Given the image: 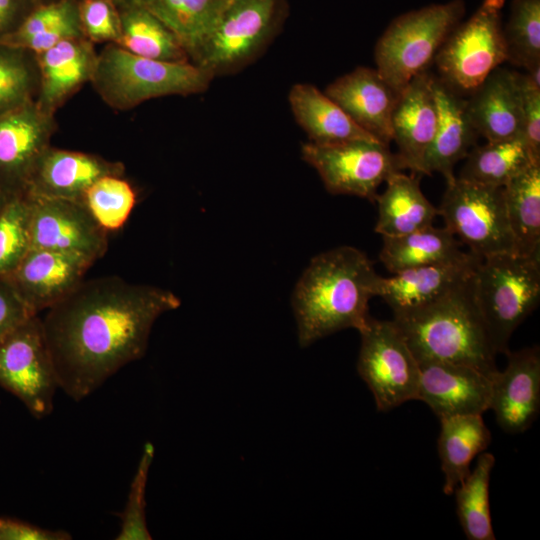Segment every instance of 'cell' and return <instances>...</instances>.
I'll use <instances>...</instances> for the list:
<instances>
[{"label": "cell", "mask_w": 540, "mask_h": 540, "mask_svg": "<svg viewBox=\"0 0 540 540\" xmlns=\"http://www.w3.org/2000/svg\"><path fill=\"white\" fill-rule=\"evenodd\" d=\"M170 290L118 276L82 281L42 321L59 389L81 401L141 359L153 324L178 308Z\"/></svg>", "instance_id": "6da1fadb"}, {"label": "cell", "mask_w": 540, "mask_h": 540, "mask_svg": "<svg viewBox=\"0 0 540 540\" xmlns=\"http://www.w3.org/2000/svg\"><path fill=\"white\" fill-rule=\"evenodd\" d=\"M378 276L368 256L352 246L316 255L292 297L300 346L347 328L359 331L370 317L368 304Z\"/></svg>", "instance_id": "7a4b0ae2"}, {"label": "cell", "mask_w": 540, "mask_h": 540, "mask_svg": "<svg viewBox=\"0 0 540 540\" xmlns=\"http://www.w3.org/2000/svg\"><path fill=\"white\" fill-rule=\"evenodd\" d=\"M473 274L436 302L393 317L418 363L464 364L490 376L499 371L497 353L474 299Z\"/></svg>", "instance_id": "3957f363"}, {"label": "cell", "mask_w": 540, "mask_h": 540, "mask_svg": "<svg viewBox=\"0 0 540 540\" xmlns=\"http://www.w3.org/2000/svg\"><path fill=\"white\" fill-rule=\"evenodd\" d=\"M213 78L190 61L149 59L110 43L97 53L90 83L108 106L123 111L153 98L205 92Z\"/></svg>", "instance_id": "277c9868"}, {"label": "cell", "mask_w": 540, "mask_h": 540, "mask_svg": "<svg viewBox=\"0 0 540 540\" xmlns=\"http://www.w3.org/2000/svg\"><path fill=\"white\" fill-rule=\"evenodd\" d=\"M473 294L496 353H508L512 334L539 304L540 252L481 259L473 274Z\"/></svg>", "instance_id": "5b68a950"}, {"label": "cell", "mask_w": 540, "mask_h": 540, "mask_svg": "<svg viewBox=\"0 0 540 540\" xmlns=\"http://www.w3.org/2000/svg\"><path fill=\"white\" fill-rule=\"evenodd\" d=\"M465 13L463 0L430 4L391 21L375 46L376 69L398 92L435 56Z\"/></svg>", "instance_id": "8992f818"}, {"label": "cell", "mask_w": 540, "mask_h": 540, "mask_svg": "<svg viewBox=\"0 0 540 540\" xmlns=\"http://www.w3.org/2000/svg\"><path fill=\"white\" fill-rule=\"evenodd\" d=\"M284 13V0H228L191 62L213 77L239 71L270 44Z\"/></svg>", "instance_id": "52a82bcc"}, {"label": "cell", "mask_w": 540, "mask_h": 540, "mask_svg": "<svg viewBox=\"0 0 540 540\" xmlns=\"http://www.w3.org/2000/svg\"><path fill=\"white\" fill-rule=\"evenodd\" d=\"M505 0H483L459 23L437 52L438 77L461 96L470 95L497 67L508 61L502 26Z\"/></svg>", "instance_id": "ba28073f"}, {"label": "cell", "mask_w": 540, "mask_h": 540, "mask_svg": "<svg viewBox=\"0 0 540 540\" xmlns=\"http://www.w3.org/2000/svg\"><path fill=\"white\" fill-rule=\"evenodd\" d=\"M438 215L444 226L479 258L514 253L503 187L456 177L447 183Z\"/></svg>", "instance_id": "9c48e42d"}, {"label": "cell", "mask_w": 540, "mask_h": 540, "mask_svg": "<svg viewBox=\"0 0 540 540\" xmlns=\"http://www.w3.org/2000/svg\"><path fill=\"white\" fill-rule=\"evenodd\" d=\"M359 333L357 371L371 390L377 409L385 412L417 400L419 363L395 322L370 316Z\"/></svg>", "instance_id": "30bf717a"}, {"label": "cell", "mask_w": 540, "mask_h": 540, "mask_svg": "<svg viewBox=\"0 0 540 540\" xmlns=\"http://www.w3.org/2000/svg\"><path fill=\"white\" fill-rule=\"evenodd\" d=\"M0 386L35 418H45L53 411L59 386L38 315L0 338Z\"/></svg>", "instance_id": "8fae6325"}, {"label": "cell", "mask_w": 540, "mask_h": 540, "mask_svg": "<svg viewBox=\"0 0 540 540\" xmlns=\"http://www.w3.org/2000/svg\"><path fill=\"white\" fill-rule=\"evenodd\" d=\"M302 158L320 175L332 194L354 195L375 202L379 186L404 170L389 144L378 140H355L336 144L302 145Z\"/></svg>", "instance_id": "7c38bea8"}, {"label": "cell", "mask_w": 540, "mask_h": 540, "mask_svg": "<svg viewBox=\"0 0 540 540\" xmlns=\"http://www.w3.org/2000/svg\"><path fill=\"white\" fill-rule=\"evenodd\" d=\"M30 202L31 249L80 256L92 262L108 249V232L83 203L26 194Z\"/></svg>", "instance_id": "4fadbf2b"}, {"label": "cell", "mask_w": 540, "mask_h": 540, "mask_svg": "<svg viewBox=\"0 0 540 540\" xmlns=\"http://www.w3.org/2000/svg\"><path fill=\"white\" fill-rule=\"evenodd\" d=\"M55 130L54 115L42 111L35 101L0 115V191L7 197L26 193Z\"/></svg>", "instance_id": "5bb4252c"}, {"label": "cell", "mask_w": 540, "mask_h": 540, "mask_svg": "<svg viewBox=\"0 0 540 540\" xmlns=\"http://www.w3.org/2000/svg\"><path fill=\"white\" fill-rule=\"evenodd\" d=\"M419 367L417 400L426 403L439 419L482 415L489 410L496 375L449 362H421Z\"/></svg>", "instance_id": "9a60e30c"}, {"label": "cell", "mask_w": 540, "mask_h": 540, "mask_svg": "<svg viewBox=\"0 0 540 540\" xmlns=\"http://www.w3.org/2000/svg\"><path fill=\"white\" fill-rule=\"evenodd\" d=\"M94 262L46 249H30L6 276L20 297L38 315L68 296Z\"/></svg>", "instance_id": "2e32d148"}, {"label": "cell", "mask_w": 540, "mask_h": 540, "mask_svg": "<svg viewBox=\"0 0 540 540\" xmlns=\"http://www.w3.org/2000/svg\"><path fill=\"white\" fill-rule=\"evenodd\" d=\"M507 366L493 379L489 409L501 429L510 434L526 431L540 410V350L534 345L509 351Z\"/></svg>", "instance_id": "e0dca14e"}, {"label": "cell", "mask_w": 540, "mask_h": 540, "mask_svg": "<svg viewBox=\"0 0 540 540\" xmlns=\"http://www.w3.org/2000/svg\"><path fill=\"white\" fill-rule=\"evenodd\" d=\"M434 74H417L401 91L392 115V141L405 169L424 175V165L433 143L438 109L433 91Z\"/></svg>", "instance_id": "ac0fdd59"}, {"label": "cell", "mask_w": 540, "mask_h": 540, "mask_svg": "<svg viewBox=\"0 0 540 540\" xmlns=\"http://www.w3.org/2000/svg\"><path fill=\"white\" fill-rule=\"evenodd\" d=\"M481 258H469L444 264L415 267L390 277L378 276L374 296L381 297L392 309L393 317L424 308L471 277Z\"/></svg>", "instance_id": "d6986e66"}, {"label": "cell", "mask_w": 540, "mask_h": 540, "mask_svg": "<svg viewBox=\"0 0 540 540\" xmlns=\"http://www.w3.org/2000/svg\"><path fill=\"white\" fill-rule=\"evenodd\" d=\"M125 166L99 155L49 146L38 159L25 194L82 203L88 188L107 175H121Z\"/></svg>", "instance_id": "ffe728a7"}, {"label": "cell", "mask_w": 540, "mask_h": 540, "mask_svg": "<svg viewBox=\"0 0 540 540\" xmlns=\"http://www.w3.org/2000/svg\"><path fill=\"white\" fill-rule=\"evenodd\" d=\"M346 114L377 140L392 141V115L400 92L376 68L357 67L325 90Z\"/></svg>", "instance_id": "44dd1931"}, {"label": "cell", "mask_w": 540, "mask_h": 540, "mask_svg": "<svg viewBox=\"0 0 540 540\" xmlns=\"http://www.w3.org/2000/svg\"><path fill=\"white\" fill-rule=\"evenodd\" d=\"M39 68L37 106L47 114L55 112L85 83L90 82L96 64L94 44L85 37L64 40L36 54Z\"/></svg>", "instance_id": "7402d4cb"}, {"label": "cell", "mask_w": 540, "mask_h": 540, "mask_svg": "<svg viewBox=\"0 0 540 540\" xmlns=\"http://www.w3.org/2000/svg\"><path fill=\"white\" fill-rule=\"evenodd\" d=\"M519 76L499 66L466 99L469 119L487 141L521 137Z\"/></svg>", "instance_id": "603a6c76"}, {"label": "cell", "mask_w": 540, "mask_h": 540, "mask_svg": "<svg viewBox=\"0 0 540 540\" xmlns=\"http://www.w3.org/2000/svg\"><path fill=\"white\" fill-rule=\"evenodd\" d=\"M433 91L438 109V122L433 143L427 154L424 175L437 172L446 183L456 178L454 167L477 145L478 133L468 113L467 101L452 90L437 75L433 77Z\"/></svg>", "instance_id": "cb8c5ba5"}, {"label": "cell", "mask_w": 540, "mask_h": 540, "mask_svg": "<svg viewBox=\"0 0 540 540\" xmlns=\"http://www.w3.org/2000/svg\"><path fill=\"white\" fill-rule=\"evenodd\" d=\"M288 99L293 115L307 133L309 142L336 144L377 140L359 127L325 92L311 84L293 85Z\"/></svg>", "instance_id": "d4e9b609"}, {"label": "cell", "mask_w": 540, "mask_h": 540, "mask_svg": "<svg viewBox=\"0 0 540 540\" xmlns=\"http://www.w3.org/2000/svg\"><path fill=\"white\" fill-rule=\"evenodd\" d=\"M420 177L399 171L386 180V189L375 199L378 205L375 232L382 237H395L433 225L438 208L422 193Z\"/></svg>", "instance_id": "484cf974"}, {"label": "cell", "mask_w": 540, "mask_h": 540, "mask_svg": "<svg viewBox=\"0 0 540 540\" xmlns=\"http://www.w3.org/2000/svg\"><path fill=\"white\" fill-rule=\"evenodd\" d=\"M462 243L445 226L433 225L395 237H383L379 258L392 274L406 269L452 263L469 258Z\"/></svg>", "instance_id": "4316f807"}, {"label": "cell", "mask_w": 540, "mask_h": 540, "mask_svg": "<svg viewBox=\"0 0 540 540\" xmlns=\"http://www.w3.org/2000/svg\"><path fill=\"white\" fill-rule=\"evenodd\" d=\"M439 420L438 454L444 474L443 492L450 496L470 473L472 460L489 446L491 433L482 415H459Z\"/></svg>", "instance_id": "83f0119b"}, {"label": "cell", "mask_w": 540, "mask_h": 540, "mask_svg": "<svg viewBox=\"0 0 540 540\" xmlns=\"http://www.w3.org/2000/svg\"><path fill=\"white\" fill-rule=\"evenodd\" d=\"M84 37L78 0H53L36 5L17 30L0 43L35 54L71 38Z\"/></svg>", "instance_id": "f1b7e54d"}, {"label": "cell", "mask_w": 540, "mask_h": 540, "mask_svg": "<svg viewBox=\"0 0 540 540\" xmlns=\"http://www.w3.org/2000/svg\"><path fill=\"white\" fill-rule=\"evenodd\" d=\"M514 253L540 252V162H533L504 187Z\"/></svg>", "instance_id": "f546056e"}, {"label": "cell", "mask_w": 540, "mask_h": 540, "mask_svg": "<svg viewBox=\"0 0 540 540\" xmlns=\"http://www.w3.org/2000/svg\"><path fill=\"white\" fill-rule=\"evenodd\" d=\"M177 37L189 61L208 38L228 0H137Z\"/></svg>", "instance_id": "4dcf8cb0"}, {"label": "cell", "mask_w": 540, "mask_h": 540, "mask_svg": "<svg viewBox=\"0 0 540 540\" xmlns=\"http://www.w3.org/2000/svg\"><path fill=\"white\" fill-rule=\"evenodd\" d=\"M120 40L125 50L149 59L189 61L181 43L172 31L143 5L134 2L118 7Z\"/></svg>", "instance_id": "1f68e13d"}, {"label": "cell", "mask_w": 540, "mask_h": 540, "mask_svg": "<svg viewBox=\"0 0 540 540\" xmlns=\"http://www.w3.org/2000/svg\"><path fill=\"white\" fill-rule=\"evenodd\" d=\"M460 169L459 179L493 187H504L533 162L521 137L487 141L475 145Z\"/></svg>", "instance_id": "d6a6232c"}, {"label": "cell", "mask_w": 540, "mask_h": 540, "mask_svg": "<svg viewBox=\"0 0 540 540\" xmlns=\"http://www.w3.org/2000/svg\"><path fill=\"white\" fill-rule=\"evenodd\" d=\"M494 465L492 453H480L473 470L453 493L459 523L469 540L496 539L489 502L490 476Z\"/></svg>", "instance_id": "836d02e7"}, {"label": "cell", "mask_w": 540, "mask_h": 540, "mask_svg": "<svg viewBox=\"0 0 540 540\" xmlns=\"http://www.w3.org/2000/svg\"><path fill=\"white\" fill-rule=\"evenodd\" d=\"M39 68L36 54L0 43V115L37 98Z\"/></svg>", "instance_id": "e575fe53"}, {"label": "cell", "mask_w": 540, "mask_h": 540, "mask_svg": "<svg viewBox=\"0 0 540 540\" xmlns=\"http://www.w3.org/2000/svg\"><path fill=\"white\" fill-rule=\"evenodd\" d=\"M503 32L509 62L526 71L540 66V0H513Z\"/></svg>", "instance_id": "d590c367"}, {"label": "cell", "mask_w": 540, "mask_h": 540, "mask_svg": "<svg viewBox=\"0 0 540 540\" xmlns=\"http://www.w3.org/2000/svg\"><path fill=\"white\" fill-rule=\"evenodd\" d=\"M136 192L124 175H107L86 191L82 203L107 232L120 229L135 204Z\"/></svg>", "instance_id": "8d00e7d4"}, {"label": "cell", "mask_w": 540, "mask_h": 540, "mask_svg": "<svg viewBox=\"0 0 540 540\" xmlns=\"http://www.w3.org/2000/svg\"><path fill=\"white\" fill-rule=\"evenodd\" d=\"M30 249L29 198L9 197L0 212V276H8Z\"/></svg>", "instance_id": "74e56055"}, {"label": "cell", "mask_w": 540, "mask_h": 540, "mask_svg": "<svg viewBox=\"0 0 540 540\" xmlns=\"http://www.w3.org/2000/svg\"><path fill=\"white\" fill-rule=\"evenodd\" d=\"M154 446L147 442L132 479L127 502L121 513L117 540H151L145 516V492L149 469L154 458Z\"/></svg>", "instance_id": "f35d334b"}, {"label": "cell", "mask_w": 540, "mask_h": 540, "mask_svg": "<svg viewBox=\"0 0 540 540\" xmlns=\"http://www.w3.org/2000/svg\"><path fill=\"white\" fill-rule=\"evenodd\" d=\"M83 35L93 44L120 40V15L112 0H78Z\"/></svg>", "instance_id": "ab89813d"}, {"label": "cell", "mask_w": 540, "mask_h": 540, "mask_svg": "<svg viewBox=\"0 0 540 540\" xmlns=\"http://www.w3.org/2000/svg\"><path fill=\"white\" fill-rule=\"evenodd\" d=\"M521 138L532 157L540 161V86L520 73Z\"/></svg>", "instance_id": "60d3db41"}, {"label": "cell", "mask_w": 540, "mask_h": 540, "mask_svg": "<svg viewBox=\"0 0 540 540\" xmlns=\"http://www.w3.org/2000/svg\"><path fill=\"white\" fill-rule=\"evenodd\" d=\"M34 315L10 280L0 276V338Z\"/></svg>", "instance_id": "b9f144b4"}, {"label": "cell", "mask_w": 540, "mask_h": 540, "mask_svg": "<svg viewBox=\"0 0 540 540\" xmlns=\"http://www.w3.org/2000/svg\"><path fill=\"white\" fill-rule=\"evenodd\" d=\"M64 530H51L19 519L0 517V540H70Z\"/></svg>", "instance_id": "7bdbcfd3"}, {"label": "cell", "mask_w": 540, "mask_h": 540, "mask_svg": "<svg viewBox=\"0 0 540 540\" xmlns=\"http://www.w3.org/2000/svg\"><path fill=\"white\" fill-rule=\"evenodd\" d=\"M35 6L34 0H0V42L17 30Z\"/></svg>", "instance_id": "ee69618b"}, {"label": "cell", "mask_w": 540, "mask_h": 540, "mask_svg": "<svg viewBox=\"0 0 540 540\" xmlns=\"http://www.w3.org/2000/svg\"><path fill=\"white\" fill-rule=\"evenodd\" d=\"M117 7H122L131 3L136 2L137 0H112Z\"/></svg>", "instance_id": "f6af8a7d"}, {"label": "cell", "mask_w": 540, "mask_h": 540, "mask_svg": "<svg viewBox=\"0 0 540 540\" xmlns=\"http://www.w3.org/2000/svg\"><path fill=\"white\" fill-rule=\"evenodd\" d=\"M9 197H7L2 191H0V212L6 204Z\"/></svg>", "instance_id": "bcb514c9"}, {"label": "cell", "mask_w": 540, "mask_h": 540, "mask_svg": "<svg viewBox=\"0 0 540 540\" xmlns=\"http://www.w3.org/2000/svg\"><path fill=\"white\" fill-rule=\"evenodd\" d=\"M50 1H53V0H34V2L36 3V5L42 4V3H47V2H50Z\"/></svg>", "instance_id": "7dc6e473"}]
</instances>
